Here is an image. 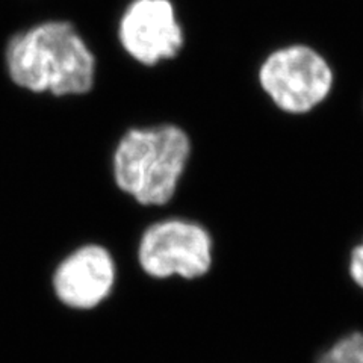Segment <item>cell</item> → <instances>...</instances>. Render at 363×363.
I'll use <instances>...</instances> for the list:
<instances>
[{"mask_svg": "<svg viewBox=\"0 0 363 363\" xmlns=\"http://www.w3.org/2000/svg\"><path fill=\"white\" fill-rule=\"evenodd\" d=\"M13 81L35 93L84 94L94 82V56L70 23L49 21L16 35L6 49Z\"/></svg>", "mask_w": 363, "mask_h": 363, "instance_id": "obj_1", "label": "cell"}, {"mask_svg": "<svg viewBox=\"0 0 363 363\" xmlns=\"http://www.w3.org/2000/svg\"><path fill=\"white\" fill-rule=\"evenodd\" d=\"M189 153L188 135L177 126L133 129L113 155V176L120 189L141 204H165L174 194Z\"/></svg>", "mask_w": 363, "mask_h": 363, "instance_id": "obj_2", "label": "cell"}, {"mask_svg": "<svg viewBox=\"0 0 363 363\" xmlns=\"http://www.w3.org/2000/svg\"><path fill=\"white\" fill-rule=\"evenodd\" d=\"M259 82L285 112L303 113L328 96L332 68L323 56L306 45H289L271 53L259 70Z\"/></svg>", "mask_w": 363, "mask_h": 363, "instance_id": "obj_3", "label": "cell"}, {"mask_svg": "<svg viewBox=\"0 0 363 363\" xmlns=\"http://www.w3.org/2000/svg\"><path fill=\"white\" fill-rule=\"evenodd\" d=\"M141 268L155 279H199L212 265V240L204 227L165 220L147 229L138 248Z\"/></svg>", "mask_w": 363, "mask_h": 363, "instance_id": "obj_4", "label": "cell"}, {"mask_svg": "<svg viewBox=\"0 0 363 363\" xmlns=\"http://www.w3.org/2000/svg\"><path fill=\"white\" fill-rule=\"evenodd\" d=\"M120 41L136 61L155 65L173 58L184 45V32L169 0H135L120 23Z\"/></svg>", "mask_w": 363, "mask_h": 363, "instance_id": "obj_5", "label": "cell"}, {"mask_svg": "<svg viewBox=\"0 0 363 363\" xmlns=\"http://www.w3.org/2000/svg\"><path fill=\"white\" fill-rule=\"evenodd\" d=\"M116 281V264L106 248L91 244L67 256L53 274L58 300L72 309H94L105 301Z\"/></svg>", "mask_w": 363, "mask_h": 363, "instance_id": "obj_6", "label": "cell"}, {"mask_svg": "<svg viewBox=\"0 0 363 363\" xmlns=\"http://www.w3.org/2000/svg\"><path fill=\"white\" fill-rule=\"evenodd\" d=\"M316 363H363V333L342 336L324 351Z\"/></svg>", "mask_w": 363, "mask_h": 363, "instance_id": "obj_7", "label": "cell"}, {"mask_svg": "<svg viewBox=\"0 0 363 363\" xmlns=\"http://www.w3.org/2000/svg\"><path fill=\"white\" fill-rule=\"evenodd\" d=\"M350 276L356 285L363 289V241L359 244L350 256Z\"/></svg>", "mask_w": 363, "mask_h": 363, "instance_id": "obj_8", "label": "cell"}]
</instances>
